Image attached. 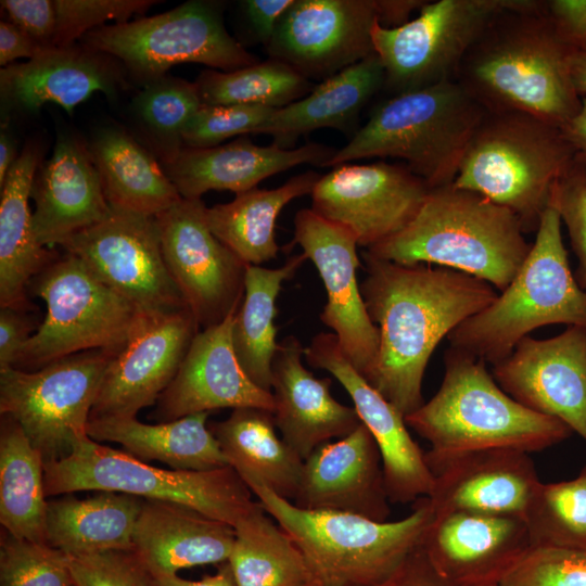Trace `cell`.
Returning <instances> with one entry per match:
<instances>
[{
	"label": "cell",
	"instance_id": "1",
	"mask_svg": "<svg viewBox=\"0 0 586 586\" xmlns=\"http://www.w3.org/2000/svg\"><path fill=\"white\" fill-rule=\"evenodd\" d=\"M362 257L367 276L360 292L380 333L377 360L365 379L406 417L424 403L423 377L436 346L498 293L458 270L403 265L366 252Z\"/></svg>",
	"mask_w": 586,
	"mask_h": 586
},
{
	"label": "cell",
	"instance_id": "2",
	"mask_svg": "<svg viewBox=\"0 0 586 586\" xmlns=\"http://www.w3.org/2000/svg\"><path fill=\"white\" fill-rule=\"evenodd\" d=\"M572 54L557 37L545 1L521 0L488 24L454 80L487 113L527 114L561 128L582 106Z\"/></svg>",
	"mask_w": 586,
	"mask_h": 586
},
{
	"label": "cell",
	"instance_id": "3",
	"mask_svg": "<svg viewBox=\"0 0 586 586\" xmlns=\"http://www.w3.org/2000/svg\"><path fill=\"white\" fill-rule=\"evenodd\" d=\"M518 217L486 196L453 184L431 189L415 218L397 234L366 250L403 265L458 270L502 291L532 243Z\"/></svg>",
	"mask_w": 586,
	"mask_h": 586
},
{
	"label": "cell",
	"instance_id": "4",
	"mask_svg": "<svg viewBox=\"0 0 586 586\" xmlns=\"http://www.w3.org/2000/svg\"><path fill=\"white\" fill-rule=\"evenodd\" d=\"M445 373L435 395L405 417L429 442V456L481 448L540 451L571 436L563 421L535 412L508 395L486 362L459 349L444 355Z\"/></svg>",
	"mask_w": 586,
	"mask_h": 586
},
{
	"label": "cell",
	"instance_id": "5",
	"mask_svg": "<svg viewBox=\"0 0 586 586\" xmlns=\"http://www.w3.org/2000/svg\"><path fill=\"white\" fill-rule=\"evenodd\" d=\"M286 532L321 586H368L388 577L420 545L433 520L429 497L412 502L397 521L295 506L263 485L250 487Z\"/></svg>",
	"mask_w": 586,
	"mask_h": 586
},
{
	"label": "cell",
	"instance_id": "6",
	"mask_svg": "<svg viewBox=\"0 0 586 586\" xmlns=\"http://www.w3.org/2000/svg\"><path fill=\"white\" fill-rule=\"evenodd\" d=\"M485 114L455 80L397 94L372 112L326 167L395 157L431 189L448 186Z\"/></svg>",
	"mask_w": 586,
	"mask_h": 586
},
{
	"label": "cell",
	"instance_id": "7",
	"mask_svg": "<svg viewBox=\"0 0 586 586\" xmlns=\"http://www.w3.org/2000/svg\"><path fill=\"white\" fill-rule=\"evenodd\" d=\"M561 224L549 204L514 278L487 307L449 333L450 347L495 365L535 329L563 323L586 330V291L571 271Z\"/></svg>",
	"mask_w": 586,
	"mask_h": 586
},
{
	"label": "cell",
	"instance_id": "8",
	"mask_svg": "<svg viewBox=\"0 0 586 586\" xmlns=\"http://www.w3.org/2000/svg\"><path fill=\"white\" fill-rule=\"evenodd\" d=\"M574 160L560 127L527 114L486 112L451 184L508 208L532 233Z\"/></svg>",
	"mask_w": 586,
	"mask_h": 586
},
{
	"label": "cell",
	"instance_id": "9",
	"mask_svg": "<svg viewBox=\"0 0 586 586\" xmlns=\"http://www.w3.org/2000/svg\"><path fill=\"white\" fill-rule=\"evenodd\" d=\"M47 497L77 492H116L194 509L232 527L257 504L252 491L229 466L175 470L151 466L85 434L71 453L44 463Z\"/></svg>",
	"mask_w": 586,
	"mask_h": 586
},
{
	"label": "cell",
	"instance_id": "10",
	"mask_svg": "<svg viewBox=\"0 0 586 586\" xmlns=\"http://www.w3.org/2000/svg\"><path fill=\"white\" fill-rule=\"evenodd\" d=\"M28 291L46 303L47 314L13 367L26 371L86 351L118 354L143 313L67 252L38 273Z\"/></svg>",
	"mask_w": 586,
	"mask_h": 586
},
{
	"label": "cell",
	"instance_id": "11",
	"mask_svg": "<svg viewBox=\"0 0 586 586\" xmlns=\"http://www.w3.org/2000/svg\"><path fill=\"white\" fill-rule=\"evenodd\" d=\"M79 43L116 59L127 78L142 87L182 63L231 72L259 62L229 35L221 5L203 0L188 1L153 16L98 27Z\"/></svg>",
	"mask_w": 586,
	"mask_h": 586
},
{
	"label": "cell",
	"instance_id": "12",
	"mask_svg": "<svg viewBox=\"0 0 586 586\" xmlns=\"http://www.w3.org/2000/svg\"><path fill=\"white\" fill-rule=\"evenodd\" d=\"M117 353H76L26 371L0 369V415L22 428L44 463L67 456L87 434L105 371Z\"/></svg>",
	"mask_w": 586,
	"mask_h": 586
},
{
	"label": "cell",
	"instance_id": "13",
	"mask_svg": "<svg viewBox=\"0 0 586 586\" xmlns=\"http://www.w3.org/2000/svg\"><path fill=\"white\" fill-rule=\"evenodd\" d=\"M521 0L426 1L406 24L372 29L384 87L394 95L454 80L467 52L488 24Z\"/></svg>",
	"mask_w": 586,
	"mask_h": 586
},
{
	"label": "cell",
	"instance_id": "14",
	"mask_svg": "<svg viewBox=\"0 0 586 586\" xmlns=\"http://www.w3.org/2000/svg\"><path fill=\"white\" fill-rule=\"evenodd\" d=\"M61 246L142 311L188 308L165 263L155 216L112 207Z\"/></svg>",
	"mask_w": 586,
	"mask_h": 586
},
{
	"label": "cell",
	"instance_id": "15",
	"mask_svg": "<svg viewBox=\"0 0 586 586\" xmlns=\"http://www.w3.org/2000/svg\"><path fill=\"white\" fill-rule=\"evenodd\" d=\"M206 209L201 199L182 198L155 216L167 268L202 330L238 311L249 266L214 235Z\"/></svg>",
	"mask_w": 586,
	"mask_h": 586
},
{
	"label": "cell",
	"instance_id": "16",
	"mask_svg": "<svg viewBox=\"0 0 586 586\" xmlns=\"http://www.w3.org/2000/svg\"><path fill=\"white\" fill-rule=\"evenodd\" d=\"M431 188L405 164H342L320 177L311 209L346 229L366 250L400 232Z\"/></svg>",
	"mask_w": 586,
	"mask_h": 586
},
{
	"label": "cell",
	"instance_id": "17",
	"mask_svg": "<svg viewBox=\"0 0 586 586\" xmlns=\"http://www.w3.org/2000/svg\"><path fill=\"white\" fill-rule=\"evenodd\" d=\"M315 265L327 292L321 321L333 330L339 345L365 378L372 370L380 344L357 281L360 260L355 238L344 228L304 208L294 217V239Z\"/></svg>",
	"mask_w": 586,
	"mask_h": 586
},
{
	"label": "cell",
	"instance_id": "18",
	"mask_svg": "<svg viewBox=\"0 0 586 586\" xmlns=\"http://www.w3.org/2000/svg\"><path fill=\"white\" fill-rule=\"evenodd\" d=\"M375 0H295L266 46L307 79H327L375 54Z\"/></svg>",
	"mask_w": 586,
	"mask_h": 586
},
{
	"label": "cell",
	"instance_id": "19",
	"mask_svg": "<svg viewBox=\"0 0 586 586\" xmlns=\"http://www.w3.org/2000/svg\"><path fill=\"white\" fill-rule=\"evenodd\" d=\"M199 331L188 308L143 311L129 341L110 362L89 419L136 417L155 405Z\"/></svg>",
	"mask_w": 586,
	"mask_h": 586
},
{
	"label": "cell",
	"instance_id": "20",
	"mask_svg": "<svg viewBox=\"0 0 586 586\" xmlns=\"http://www.w3.org/2000/svg\"><path fill=\"white\" fill-rule=\"evenodd\" d=\"M499 386L524 407L563 421L586 443V330L568 326L549 339L524 336L493 365Z\"/></svg>",
	"mask_w": 586,
	"mask_h": 586
},
{
	"label": "cell",
	"instance_id": "21",
	"mask_svg": "<svg viewBox=\"0 0 586 586\" xmlns=\"http://www.w3.org/2000/svg\"><path fill=\"white\" fill-rule=\"evenodd\" d=\"M313 368L330 372L354 403L361 423L372 434L381 457L386 493L392 504H409L429 497L434 476L425 453L407 430L405 416L354 368L334 333L320 332L305 347Z\"/></svg>",
	"mask_w": 586,
	"mask_h": 586
},
{
	"label": "cell",
	"instance_id": "22",
	"mask_svg": "<svg viewBox=\"0 0 586 586\" xmlns=\"http://www.w3.org/2000/svg\"><path fill=\"white\" fill-rule=\"evenodd\" d=\"M127 88V75L113 56L79 42L50 48L0 69L1 123L37 114L46 103L59 104L72 115L94 92L116 99Z\"/></svg>",
	"mask_w": 586,
	"mask_h": 586
},
{
	"label": "cell",
	"instance_id": "23",
	"mask_svg": "<svg viewBox=\"0 0 586 586\" xmlns=\"http://www.w3.org/2000/svg\"><path fill=\"white\" fill-rule=\"evenodd\" d=\"M433 568L456 586L498 585L531 549L522 517L472 511L434 514L422 539Z\"/></svg>",
	"mask_w": 586,
	"mask_h": 586
},
{
	"label": "cell",
	"instance_id": "24",
	"mask_svg": "<svg viewBox=\"0 0 586 586\" xmlns=\"http://www.w3.org/2000/svg\"><path fill=\"white\" fill-rule=\"evenodd\" d=\"M425 461L434 476L429 496L433 513L472 511L524 517L539 485L528 453L513 448H481Z\"/></svg>",
	"mask_w": 586,
	"mask_h": 586
},
{
	"label": "cell",
	"instance_id": "25",
	"mask_svg": "<svg viewBox=\"0 0 586 586\" xmlns=\"http://www.w3.org/2000/svg\"><path fill=\"white\" fill-rule=\"evenodd\" d=\"M234 315L195 334L151 418L168 422L224 408L273 410L272 393L257 386L238 361L231 337Z\"/></svg>",
	"mask_w": 586,
	"mask_h": 586
},
{
	"label": "cell",
	"instance_id": "26",
	"mask_svg": "<svg viewBox=\"0 0 586 586\" xmlns=\"http://www.w3.org/2000/svg\"><path fill=\"white\" fill-rule=\"evenodd\" d=\"M292 502L306 510L346 512L388 521L391 502L382 457L364 423L335 442L319 445L303 461Z\"/></svg>",
	"mask_w": 586,
	"mask_h": 586
},
{
	"label": "cell",
	"instance_id": "27",
	"mask_svg": "<svg viewBox=\"0 0 586 586\" xmlns=\"http://www.w3.org/2000/svg\"><path fill=\"white\" fill-rule=\"evenodd\" d=\"M33 227L38 242L49 249L107 217V203L87 142L59 132L52 155L37 169L30 190Z\"/></svg>",
	"mask_w": 586,
	"mask_h": 586
},
{
	"label": "cell",
	"instance_id": "28",
	"mask_svg": "<svg viewBox=\"0 0 586 586\" xmlns=\"http://www.w3.org/2000/svg\"><path fill=\"white\" fill-rule=\"evenodd\" d=\"M304 351L298 339L289 335L278 343L271 365L275 423L303 460L319 445L348 435L361 423L354 407L332 396L330 378H317L305 368Z\"/></svg>",
	"mask_w": 586,
	"mask_h": 586
},
{
	"label": "cell",
	"instance_id": "29",
	"mask_svg": "<svg viewBox=\"0 0 586 586\" xmlns=\"http://www.w3.org/2000/svg\"><path fill=\"white\" fill-rule=\"evenodd\" d=\"M336 151L314 142L295 149L260 146L242 136L212 148H183L174 162L162 166L181 198L201 199L209 190L245 192L297 165L326 167Z\"/></svg>",
	"mask_w": 586,
	"mask_h": 586
},
{
	"label": "cell",
	"instance_id": "30",
	"mask_svg": "<svg viewBox=\"0 0 586 586\" xmlns=\"http://www.w3.org/2000/svg\"><path fill=\"white\" fill-rule=\"evenodd\" d=\"M234 528L189 507L143 500L132 536V553L150 575L228 561Z\"/></svg>",
	"mask_w": 586,
	"mask_h": 586
},
{
	"label": "cell",
	"instance_id": "31",
	"mask_svg": "<svg viewBox=\"0 0 586 586\" xmlns=\"http://www.w3.org/2000/svg\"><path fill=\"white\" fill-rule=\"evenodd\" d=\"M39 155L38 146L27 143L0 188V307L31 309L30 281L60 256L34 232L28 202Z\"/></svg>",
	"mask_w": 586,
	"mask_h": 586
},
{
	"label": "cell",
	"instance_id": "32",
	"mask_svg": "<svg viewBox=\"0 0 586 586\" xmlns=\"http://www.w3.org/2000/svg\"><path fill=\"white\" fill-rule=\"evenodd\" d=\"M87 146L111 207L156 216L182 199L161 162L127 129L100 126Z\"/></svg>",
	"mask_w": 586,
	"mask_h": 586
},
{
	"label": "cell",
	"instance_id": "33",
	"mask_svg": "<svg viewBox=\"0 0 586 586\" xmlns=\"http://www.w3.org/2000/svg\"><path fill=\"white\" fill-rule=\"evenodd\" d=\"M383 86L384 68L373 54L322 80L304 98L277 109L255 135H268L272 143L292 149L300 137L317 129L347 132Z\"/></svg>",
	"mask_w": 586,
	"mask_h": 586
},
{
	"label": "cell",
	"instance_id": "34",
	"mask_svg": "<svg viewBox=\"0 0 586 586\" xmlns=\"http://www.w3.org/2000/svg\"><path fill=\"white\" fill-rule=\"evenodd\" d=\"M208 428L228 466L249 488L263 485L284 499H294L304 460L278 435L272 411L235 408Z\"/></svg>",
	"mask_w": 586,
	"mask_h": 586
},
{
	"label": "cell",
	"instance_id": "35",
	"mask_svg": "<svg viewBox=\"0 0 586 586\" xmlns=\"http://www.w3.org/2000/svg\"><path fill=\"white\" fill-rule=\"evenodd\" d=\"M209 412L168 422L143 423L137 417L89 419L93 441L114 442L144 462L157 460L175 470L207 471L227 467L219 444L208 428Z\"/></svg>",
	"mask_w": 586,
	"mask_h": 586
},
{
	"label": "cell",
	"instance_id": "36",
	"mask_svg": "<svg viewBox=\"0 0 586 586\" xmlns=\"http://www.w3.org/2000/svg\"><path fill=\"white\" fill-rule=\"evenodd\" d=\"M142 498L95 492L87 498L72 494L48 500L46 542L67 556L131 551Z\"/></svg>",
	"mask_w": 586,
	"mask_h": 586
},
{
	"label": "cell",
	"instance_id": "37",
	"mask_svg": "<svg viewBox=\"0 0 586 586\" xmlns=\"http://www.w3.org/2000/svg\"><path fill=\"white\" fill-rule=\"evenodd\" d=\"M321 175L307 170L275 189L257 187L225 204L207 207L214 235L247 265L259 266L277 257L276 221L293 200L311 194Z\"/></svg>",
	"mask_w": 586,
	"mask_h": 586
},
{
	"label": "cell",
	"instance_id": "38",
	"mask_svg": "<svg viewBox=\"0 0 586 586\" xmlns=\"http://www.w3.org/2000/svg\"><path fill=\"white\" fill-rule=\"evenodd\" d=\"M307 256L296 254L279 268L249 265L242 303L234 315L231 337L239 364L260 388L271 392V365L276 342L277 297Z\"/></svg>",
	"mask_w": 586,
	"mask_h": 586
},
{
	"label": "cell",
	"instance_id": "39",
	"mask_svg": "<svg viewBox=\"0 0 586 586\" xmlns=\"http://www.w3.org/2000/svg\"><path fill=\"white\" fill-rule=\"evenodd\" d=\"M44 461L9 416L0 422V523L18 539L46 542Z\"/></svg>",
	"mask_w": 586,
	"mask_h": 586
},
{
	"label": "cell",
	"instance_id": "40",
	"mask_svg": "<svg viewBox=\"0 0 586 586\" xmlns=\"http://www.w3.org/2000/svg\"><path fill=\"white\" fill-rule=\"evenodd\" d=\"M233 528L228 562L237 586H305L314 581L298 547L259 501Z\"/></svg>",
	"mask_w": 586,
	"mask_h": 586
},
{
	"label": "cell",
	"instance_id": "41",
	"mask_svg": "<svg viewBox=\"0 0 586 586\" xmlns=\"http://www.w3.org/2000/svg\"><path fill=\"white\" fill-rule=\"evenodd\" d=\"M202 105L195 81L165 75L143 86L132 99L133 136L162 165L169 164L184 148L186 127Z\"/></svg>",
	"mask_w": 586,
	"mask_h": 586
},
{
	"label": "cell",
	"instance_id": "42",
	"mask_svg": "<svg viewBox=\"0 0 586 586\" xmlns=\"http://www.w3.org/2000/svg\"><path fill=\"white\" fill-rule=\"evenodd\" d=\"M195 84L205 105L286 106L315 87L286 63L269 59L231 72L203 71Z\"/></svg>",
	"mask_w": 586,
	"mask_h": 586
},
{
	"label": "cell",
	"instance_id": "43",
	"mask_svg": "<svg viewBox=\"0 0 586 586\" xmlns=\"http://www.w3.org/2000/svg\"><path fill=\"white\" fill-rule=\"evenodd\" d=\"M523 519L531 548L586 549V466L573 480L540 482Z\"/></svg>",
	"mask_w": 586,
	"mask_h": 586
},
{
	"label": "cell",
	"instance_id": "44",
	"mask_svg": "<svg viewBox=\"0 0 586 586\" xmlns=\"http://www.w3.org/2000/svg\"><path fill=\"white\" fill-rule=\"evenodd\" d=\"M0 586H74L67 556L1 530Z\"/></svg>",
	"mask_w": 586,
	"mask_h": 586
},
{
	"label": "cell",
	"instance_id": "45",
	"mask_svg": "<svg viewBox=\"0 0 586 586\" xmlns=\"http://www.w3.org/2000/svg\"><path fill=\"white\" fill-rule=\"evenodd\" d=\"M160 3L154 0H54L56 26L52 48L73 46L89 31L104 26L128 22L136 14L145 13Z\"/></svg>",
	"mask_w": 586,
	"mask_h": 586
},
{
	"label": "cell",
	"instance_id": "46",
	"mask_svg": "<svg viewBox=\"0 0 586 586\" xmlns=\"http://www.w3.org/2000/svg\"><path fill=\"white\" fill-rule=\"evenodd\" d=\"M499 586H586V549L531 548Z\"/></svg>",
	"mask_w": 586,
	"mask_h": 586
},
{
	"label": "cell",
	"instance_id": "47",
	"mask_svg": "<svg viewBox=\"0 0 586 586\" xmlns=\"http://www.w3.org/2000/svg\"><path fill=\"white\" fill-rule=\"evenodd\" d=\"M277 109L264 105H205L190 119L183 132L184 148H212L256 130Z\"/></svg>",
	"mask_w": 586,
	"mask_h": 586
},
{
	"label": "cell",
	"instance_id": "48",
	"mask_svg": "<svg viewBox=\"0 0 586 586\" xmlns=\"http://www.w3.org/2000/svg\"><path fill=\"white\" fill-rule=\"evenodd\" d=\"M550 205L559 213L566 227L578 264L575 279L586 291V167L574 160L555 183Z\"/></svg>",
	"mask_w": 586,
	"mask_h": 586
},
{
	"label": "cell",
	"instance_id": "49",
	"mask_svg": "<svg viewBox=\"0 0 586 586\" xmlns=\"http://www.w3.org/2000/svg\"><path fill=\"white\" fill-rule=\"evenodd\" d=\"M67 560L74 586H152L150 573L132 551L67 556Z\"/></svg>",
	"mask_w": 586,
	"mask_h": 586
},
{
	"label": "cell",
	"instance_id": "50",
	"mask_svg": "<svg viewBox=\"0 0 586 586\" xmlns=\"http://www.w3.org/2000/svg\"><path fill=\"white\" fill-rule=\"evenodd\" d=\"M9 22L46 49L52 48L56 26L54 0H2Z\"/></svg>",
	"mask_w": 586,
	"mask_h": 586
},
{
	"label": "cell",
	"instance_id": "51",
	"mask_svg": "<svg viewBox=\"0 0 586 586\" xmlns=\"http://www.w3.org/2000/svg\"><path fill=\"white\" fill-rule=\"evenodd\" d=\"M545 13L564 47L586 53V0H547Z\"/></svg>",
	"mask_w": 586,
	"mask_h": 586
},
{
	"label": "cell",
	"instance_id": "52",
	"mask_svg": "<svg viewBox=\"0 0 586 586\" xmlns=\"http://www.w3.org/2000/svg\"><path fill=\"white\" fill-rule=\"evenodd\" d=\"M0 369L13 368L39 326L28 310L0 307Z\"/></svg>",
	"mask_w": 586,
	"mask_h": 586
},
{
	"label": "cell",
	"instance_id": "53",
	"mask_svg": "<svg viewBox=\"0 0 586 586\" xmlns=\"http://www.w3.org/2000/svg\"><path fill=\"white\" fill-rule=\"evenodd\" d=\"M368 586H456L431 564L420 545L385 579Z\"/></svg>",
	"mask_w": 586,
	"mask_h": 586
},
{
	"label": "cell",
	"instance_id": "54",
	"mask_svg": "<svg viewBox=\"0 0 586 586\" xmlns=\"http://www.w3.org/2000/svg\"><path fill=\"white\" fill-rule=\"evenodd\" d=\"M295 0H245L243 12L257 41L265 47L272 39L282 17Z\"/></svg>",
	"mask_w": 586,
	"mask_h": 586
},
{
	"label": "cell",
	"instance_id": "55",
	"mask_svg": "<svg viewBox=\"0 0 586 586\" xmlns=\"http://www.w3.org/2000/svg\"><path fill=\"white\" fill-rule=\"evenodd\" d=\"M47 49L9 21L0 22V65L7 67L17 59L31 60Z\"/></svg>",
	"mask_w": 586,
	"mask_h": 586
},
{
	"label": "cell",
	"instance_id": "56",
	"mask_svg": "<svg viewBox=\"0 0 586 586\" xmlns=\"http://www.w3.org/2000/svg\"><path fill=\"white\" fill-rule=\"evenodd\" d=\"M152 586H237L231 566L228 561L218 565L217 572L204 575L201 579L191 581L178 574L151 575Z\"/></svg>",
	"mask_w": 586,
	"mask_h": 586
},
{
	"label": "cell",
	"instance_id": "57",
	"mask_svg": "<svg viewBox=\"0 0 586 586\" xmlns=\"http://www.w3.org/2000/svg\"><path fill=\"white\" fill-rule=\"evenodd\" d=\"M425 3V0H375L378 23L385 28L399 27L409 22L410 14Z\"/></svg>",
	"mask_w": 586,
	"mask_h": 586
},
{
	"label": "cell",
	"instance_id": "58",
	"mask_svg": "<svg viewBox=\"0 0 586 586\" xmlns=\"http://www.w3.org/2000/svg\"><path fill=\"white\" fill-rule=\"evenodd\" d=\"M561 129L574 150L575 160L586 167V97L582 98L579 112Z\"/></svg>",
	"mask_w": 586,
	"mask_h": 586
},
{
	"label": "cell",
	"instance_id": "59",
	"mask_svg": "<svg viewBox=\"0 0 586 586\" xmlns=\"http://www.w3.org/2000/svg\"><path fill=\"white\" fill-rule=\"evenodd\" d=\"M16 141L9 130V123H1L0 131V188L3 186L7 175L17 160Z\"/></svg>",
	"mask_w": 586,
	"mask_h": 586
},
{
	"label": "cell",
	"instance_id": "60",
	"mask_svg": "<svg viewBox=\"0 0 586 586\" xmlns=\"http://www.w3.org/2000/svg\"><path fill=\"white\" fill-rule=\"evenodd\" d=\"M570 69L574 87L581 98L586 97V53H574L570 58Z\"/></svg>",
	"mask_w": 586,
	"mask_h": 586
},
{
	"label": "cell",
	"instance_id": "61",
	"mask_svg": "<svg viewBox=\"0 0 586 586\" xmlns=\"http://www.w3.org/2000/svg\"><path fill=\"white\" fill-rule=\"evenodd\" d=\"M305 586H321L316 579L309 582L308 584H306Z\"/></svg>",
	"mask_w": 586,
	"mask_h": 586
},
{
	"label": "cell",
	"instance_id": "62",
	"mask_svg": "<svg viewBox=\"0 0 586 586\" xmlns=\"http://www.w3.org/2000/svg\"><path fill=\"white\" fill-rule=\"evenodd\" d=\"M489 586H499V585H489Z\"/></svg>",
	"mask_w": 586,
	"mask_h": 586
}]
</instances>
